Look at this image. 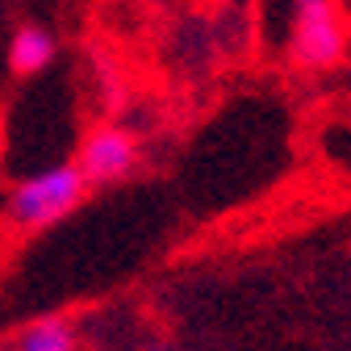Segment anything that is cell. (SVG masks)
<instances>
[{
    "instance_id": "cell-1",
    "label": "cell",
    "mask_w": 351,
    "mask_h": 351,
    "mask_svg": "<svg viewBox=\"0 0 351 351\" xmlns=\"http://www.w3.org/2000/svg\"><path fill=\"white\" fill-rule=\"evenodd\" d=\"M88 193V180L75 163H59V167H47L38 176H25L21 184L9 189L5 197V217L21 230H42L67 217Z\"/></svg>"
},
{
    "instance_id": "cell-2",
    "label": "cell",
    "mask_w": 351,
    "mask_h": 351,
    "mask_svg": "<svg viewBox=\"0 0 351 351\" xmlns=\"http://www.w3.org/2000/svg\"><path fill=\"white\" fill-rule=\"evenodd\" d=\"M347 38L351 25L335 0H305L289 34V59L301 71H330L347 55Z\"/></svg>"
},
{
    "instance_id": "cell-3",
    "label": "cell",
    "mask_w": 351,
    "mask_h": 351,
    "mask_svg": "<svg viewBox=\"0 0 351 351\" xmlns=\"http://www.w3.org/2000/svg\"><path fill=\"white\" fill-rule=\"evenodd\" d=\"M138 163V143L130 130L121 125H97L93 134L84 138L80 147V171H84V180L88 184H113L121 180V176H130Z\"/></svg>"
},
{
    "instance_id": "cell-4",
    "label": "cell",
    "mask_w": 351,
    "mask_h": 351,
    "mask_svg": "<svg viewBox=\"0 0 351 351\" xmlns=\"http://www.w3.org/2000/svg\"><path fill=\"white\" fill-rule=\"evenodd\" d=\"M55 34L42 25H17V34L9 38V71L13 75H38L55 63Z\"/></svg>"
},
{
    "instance_id": "cell-5",
    "label": "cell",
    "mask_w": 351,
    "mask_h": 351,
    "mask_svg": "<svg viewBox=\"0 0 351 351\" xmlns=\"http://www.w3.org/2000/svg\"><path fill=\"white\" fill-rule=\"evenodd\" d=\"M17 351H75V330L63 322V318H47V322H34Z\"/></svg>"
},
{
    "instance_id": "cell-6",
    "label": "cell",
    "mask_w": 351,
    "mask_h": 351,
    "mask_svg": "<svg viewBox=\"0 0 351 351\" xmlns=\"http://www.w3.org/2000/svg\"><path fill=\"white\" fill-rule=\"evenodd\" d=\"M301 5H305V0H301Z\"/></svg>"
}]
</instances>
